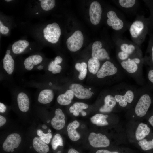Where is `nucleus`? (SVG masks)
<instances>
[{"label":"nucleus","instance_id":"f257e3e1","mask_svg":"<svg viewBox=\"0 0 153 153\" xmlns=\"http://www.w3.org/2000/svg\"><path fill=\"white\" fill-rule=\"evenodd\" d=\"M83 41L84 37L82 32L79 30L76 31L67 39V47L71 51H77L82 47Z\"/></svg>","mask_w":153,"mask_h":153},{"label":"nucleus","instance_id":"f03ea898","mask_svg":"<svg viewBox=\"0 0 153 153\" xmlns=\"http://www.w3.org/2000/svg\"><path fill=\"white\" fill-rule=\"evenodd\" d=\"M151 103L149 95L147 94L142 95L139 98L135 109L136 114L138 116L142 117L146 114Z\"/></svg>","mask_w":153,"mask_h":153},{"label":"nucleus","instance_id":"7ed1b4c3","mask_svg":"<svg viewBox=\"0 0 153 153\" xmlns=\"http://www.w3.org/2000/svg\"><path fill=\"white\" fill-rule=\"evenodd\" d=\"M88 140L90 144L95 148L105 147L109 146L110 141L106 135L101 133H91Z\"/></svg>","mask_w":153,"mask_h":153},{"label":"nucleus","instance_id":"20e7f679","mask_svg":"<svg viewBox=\"0 0 153 153\" xmlns=\"http://www.w3.org/2000/svg\"><path fill=\"white\" fill-rule=\"evenodd\" d=\"M21 141V136L19 134L16 133L11 134L7 136L3 142V148L5 151L11 152L18 147Z\"/></svg>","mask_w":153,"mask_h":153},{"label":"nucleus","instance_id":"39448f33","mask_svg":"<svg viewBox=\"0 0 153 153\" xmlns=\"http://www.w3.org/2000/svg\"><path fill=\"white\" fill-rule=\"evenodd\" d=\"M102 12L101 6L98 2L94 1L91 3L89 14L90 20L92 24L97 25L99 23L101 18Z\"/></svg>","mask_w":153,"mask_h":153},{"label":"nucleus","instance_id":"423d86ee","mask_svg":"<svg viewBox=\"0 0 153 153\" xmlns=\"http://www.w3.org/2000/svg\"><path fill=\"white\" fill-rule=\"evenodd\" d=\"M69 88L73 92L74 95L79 99H89L93 94L90 90L86 88H84V87L79 84H73L69 86Z\"/></svg>","mask_w":153,"mask_h":153},{"label":"nucleus","instance_id":"0eeeda50","mask_svg":"<svg viewBox=\"0 0 153 153\" xmlns=\"http://www.w3.org/2000/svg\"><path fill=\"white\" fill-rule=\"evenodd\" d=\"M118 69L111 62L107 61L105 62L96 74L97 78H102L107 76L116 74Z\"/></svg>","mask_w":153,"mask_h":153},{"label":"nucleus","instance_id":"6e6552de","mask_svg":"<svg viewBox=\"0 0 153 153\" xmlns=\"http://www.w3.org/2000/svg\"><path fill=\"white\" fill-rule=\"evenodd\" d=\"M55 115L52 118L51 124L53 128L57 130L62 129L65 124V114L60 108L57 109L55 111Z\"/></svg>","mask_w":153,"mask_h":153},{"label":"nucleus","instance_id":"1a4fd4ad","mask_svg":"<svg viewBox=\"0 0 153 153\" xmlns=\"http://www.w3.org/2000/svg\"><path fill=\"white\" fill-rule=\"evenodd\" d=\"M101 42L97 41L94 42L92 46V56L97 58L99 60H102L107 59L108 54L104 48H101Z\"/></svg>","mask_w":153,"mask_h":153},{"label":"nucleus","instance_id":"9d476101","mask_svg":"<svg viewBox=\"0 0 153 153\" xmlns=\"http://www.w3.org/2000/svg\"><path fill=\"white\" fill-rule=\"evenodd\" d=\"M108 18L107 22L108 26H111L116 31L121 29L123 27V21L117 16L116 13L112 10L109 11L107 14Z\"/></svg>","mask_w":153,"mask_h":153},{"label":"nucleus","instance_id":"9b49d317","mask_svg":"<svg viewBox=\"0 0 153 153\" xmlns=\"http://www.w3.org/2000/svg\"><path fill=\"white\" fill-rule=\"evenodd\" d=\"M48 32V35L49 36V37L47 41L52 43H57L61 34L60 28L58 24L56 22L51 24Z\"/></svg>","mask_w":153,"mask_h":153},{"label":"nucleus","instance_id":"f8f14e48","mask_svg":"<svg viewBox=\"0 0 153 153\" xmlns=\"http://www.w3.org/2000/svg\"><path fill=\"white\" fill-rule=\"evenodd\" d=\"M116 102L118 103L120 106L125 107L127 103H130L133 101L134 98L133 92L131 90H127L124 95L116 94L114 96Z\"/></svg>","mask_w":153,"mask_h":153},{"label":"nucleus","instance_id":"ddd939ff","mask_svg":"<svg viewBox=\"0 0 153 153\" xmlns=\"http://www.w3.org/2000/svg\"><path fill=\"white\" fill-rule=\"evenodd\" d=\"M79 125V122L76 120L73 121L68 125L67 130L68 137L71 140L76 141L80 139V135L76 130Z\"/></svg>","mask_w":153,"mask_h":153},{"label":"nucleus","instance_id":"4468645a","mask_svg":"<svg viewBox=\"0 0 153 153\" xmlns=\"http://www.w3.org/2000/svg\"><path fill=\"white\" fill-rule=\"evenodd\" d=\"M104 104L100 108L99 111L102 113L111 112L115 106L116 101L114 97L111 95H108L105 98Z\"/></svg>","mask_w":153,"mask_h":153},{"label":"nucleus","instance_id":"2eb2a0df","mask_svg":"<svg viewBox=\"0 0 153 153\" xmlns=\"http://www.w3.org/2000/svg\"><path fill=\"white\" fill-rule=\"evenodd\" d=\"M17 101L20 110L23 112H27L29 108L30 101L27 95L23 92L19 93L17 96Z\"/></svg>","mask_w":153,"mask_h":153},{"label":"nucleus","instance_id":"dca6fc26","mask_svg":"<svg viewBox=\"0 0 153 153\" xmlns=\"http://www.w3.org/2000/svg\"><path fill=\"white\" fill-rule=\"evenodd\" d=\"M88 105L85 103L80 102H76L69 109V112L73 113V115L77 116L80 113L82 116H85L86 112L83 110L88 108Z\"/></svg>","mask_w":153,"mask_h":153},{"label":"nucleus","instance_id":"f3484780","mask_svg":"<svg viewBox=\"0 0 153 153\" xmlns=\"http://www.w3.org/2000/svg\"><path fill=\"white\" fill-rule=\"evenodd\" d=\"M54 96V93L52 90L45 89L40 92L38 98V101L42 104L48 103L52 101Z\"/></svg>","mask_w":153,"mask_h":153},{"label":"nucleus","instance_id":"a211bd4d","mask_svg":"<svg viewBox=\"0 0 153 153\" xmlns=\"http://www.w3.org/2000/svg\"><path fill=\"white\" fill-rule=\"evenodd\" d=\"M42 57L39 55H33L26 58L24 64L26 69L31 70L35 65L40 63L42 61Z\"/></svg>","mask_w":153,"mask_h":153},{"label":"nucleus","instance_id":"6ab92c4d","mask_svg":"<svg viewBox=\"0 0 153 153\" xmlns=\"http://www.w3.org/2000/svg\"><path fill=\"white\" fill-rule=\"evenodd\" d=\"M143 23L141 21L136 20L131 26L129 28L130 33L134 38L137 37L142 32L144 28Z\"/></svg>","mask_w":153,"mask_h":153},{"label":"nucleus","instance_id":"aec40b11","mask_svg":"<svg viewBox=\"0 0 153 153\" xmlns=\"http://www.w3.org/2000/svg\"><path fill=\"white\" fill-rule=\"evenodd\" d=\"M74 97L73 92L69 89L67 90L64 94L59 95L57 98V101L61 105H68L71 103Z\"/></svg>","mask_w":153,"mask_h":153},{"label":"nucleus","instance_id":"412c9836","mask_svg":"<svg viewBox=\"0 0 153 153\" xmlns=\"http://www.w3.org/2000/svg\"><path fill=\"white\" fill-rule=\"evenodd\" d=\"M150 131V128L147 124L143 123L140 124L135 132L136 139L138 141L143 139L149 134Z\"/></svg>","mask_w":153,"mask_h":153},{"label":"nucleus","instance_id":"4be33fe9","mask_svg":"<svg viewBox=\"0 0 153 153\" xmlns=\"http://www.w3.org/2000/svg\"><path fill=\"white\" fill-rule=\"evenodd\" d=\"M33 145L35 150L39 153H47L49 151L48 145L38 137H36L33 139Z\"/></svg>","mask_w":153,"mask_h":153},{"label":"nucleus","instance_id":"5701e85b","mask_svg":"<svg viewBox=\"0 0 153 153\" xmlns=\"http://www.w3.org/2000/svg\"><path fill=\"white\" fill-rule=\"evenodd\" d=\"M3 67L8 74L12 73L14 69V61L10 55H5L3 60Z\"/></svg>","mask_w":153,"mask_h":153},{"label":"nucleus","instance_id":"b1692460","mask_svg":"<svg viewBox=\"0 0 153 153\" xmlns=\"http://www.w3.org/2000/svg\"><path fill=\"white\" fill-rule=\"evenodd\" d=\"M108 117L107 115L97 114L91 118L90 121L92 123L97 126H105L108 124L106 119Z\"/></svg>","mask_w":153,"mask_h":153},{"label":"nucleus","instance_id":"393cba45","mask_svg":"<svg viewBox=\"0 0 153 153\" xmlns=\"http://www.w3.org/2000/svg\"><path fill=\"white\" fill-rule=\"evenodd\" d=\"M29 43L25 40H20L16 42L13 44L12 49L13 52L16 54L22 52L28 46Z\"/></svg>","mask_w":153,"mask_h":153},{"label":"nucleus","instance_id":"a878e982","mask_svg":"<svg viewBox=\"0 0 153 153\" xmlns=\"http://www.w3.org/2000/svg\"><path fill=\"white\" fill-rule=\"evenodd\" d=\"M121 65L124 69L130 73L135 72L138 68L137 64L133 60H131L130 58H128L126 61L122 62Z\"/></svg>","mask_w":153,"mask_h":153},{"label":"nucleus","instance_id":"bb28decb","mask_svg":"<svg viewBox=\"0 0 153 153\" xmlns=\"http://www.w3.org/2000/svg\"><path fill=\"white\" fill-rule=\"evenodd\" d=\"M89 71L93 74H96L99 69L100 63L99 60L97 58L92 57L88 63Z\"/></svg>","mask_w":153,"mask_h":153},{"label":"nucleus","instance_id":"cd10ccee","mask_svg":"<svg viewBox=\"0 0 153 153\" xmlns=\"http://www.w3.org/2000/svg\"><path fill=\"white\" fill-rule=\"evenodd\" d=\"M138 144L144 151L153 149V139L150 141H148L146 139H144L139 142Z\"/></svg>","mask_w":153,"mask_h":153},{"label":"nucleus","instance_id":"c85d7f7f","mask_svg":"<svg viewBox=\"0 0 153 153\" xmlns=\"http://www.w3.org/2000/svg\"><path fill=\"white\" fill-rule=\"evenodd\" d=\"M37 135L39 137L40 139L42 141L45 143L49 144L52 138V135L50 133L48 132L47 133H44L43 131L40 129H38L37 131Z\"/></svg>","mask_w":153,"mask_h":153},{"label":"nucleus","instance_id":"c756f323","mask_svg":"<svg viewBox=\"0 0 153 153\" xmlns=\"http://www.w3.org/2000/svg\"><path fill=\"white\" fill-rule=\"evenodd\" d=\"M51 144L54 150H56L58 146H63V139L60 134L57 133L54 136L52 140Z\"/></svg>","mask_w":153,"mask_h":153},{"label":"nucleus","instance_id":"7c9ffc66","mask_svg":"<svg viewBox=\"0 0 153 153\" xmlns=\"http://www.w3.org/2000/svg\"><path fill=\"white\" fill-rule=\"evenodd\" d=\"M55 4V1L54 0H42L40 3L42 9L46 11L52 9Z\"/></svg>","mask_w":153,"mask_h":153},{"label":"nucleus","instance_id":"2f4dec72","mask_svg":"<svg viewBox=\"0 0 153 153\" xmlns=\"http://www.w3.org/2000/svg\"><path fill=\"white\" fill-rule=\"evenodd\" d=\"M48 69L50 71H51L53 74L60 73L62 69V67L60 65H58L54 61L50 62L48 65Z\"/></svg>","mask_w":153,"mask_h":153},{"label":"nucleus","instance_id":"473e14b6","mask_svg":"<svg viewBox=\"0 0 153 153\" xmlns=\"http://www.w3.org/2000/svg\"><path fill=\"white\" fill-rule=\"evenodd\" d=\"M120 48L122 51L129 54L132 53L135 49V48L133 45L131 44L129 45L126 43L122 44Z\"/></svg>","mask_w":153,"mask_h":153},{"label":"nucleus","instance_id":"72a5a7b5","mask_svg":"<svg viewBox=\"0 0 153 153\" xmlns=\"http://www.w3.org/2000/svg\"><path fill=\"white\" fill-rule=\"evenodd\" d=\"M120 5L123 7L128 8L134 6L136 2L135 0H120L119 1Z\"/></svg>","mask_w":153,"mask_h":153},{"label":"nucleus","instance_id":"f704fd0d","mask_svg":"<svg viewBox=\"0 0 153 153\" xmlns=\"http://www.w3.org/2000/svg\"><path fill=\"white\" fill-rule=\"evenodd\" d=\"M129 54L122 51L120 52L118 54V58L120 60H124L127 59L129 57Z\"/></svg>","mask_w":153,"mask_h":153},{"label":"nucleus","instance_id":"c9c22d12","mask_svg":"<svg viewBox=\"0 0 153 153\" xmlns=\"http://www.w3.org/2000/svg\"><path fill=\"white\" fill-rule=\"evenodd\" d=\"M87 69L83 70L80 72L78 75V78L80 80L84 79L86 77L87 73Z\"/></svg>","mask_w":153,"mask_h":153},{"label":"nucleus","instance_id":"e433bc0d","mask_svg":"<svg viewBox=\"0 0 153 153\" xmlns=\"http://www.w3.org/2000/svg\"><path fill=\"white\" fill-rule=\"evenodd\" d=\"M96 153H118L116 152H111L107 150H100L96 151Z\"/></svg>","mask_w":153,"mask_h":153},{"label":"nucleus","instance_id":"4c0bfd02","mask_svg":"<svg viewBox=\"0 0 153 153\" xmlns=\"http://www.w3.org/2000/svg\"><path fill=\"white\" fill-rule=\"evenodd\" d=\"M148 77L149 80L153 83V70H151L149 71Z\"/></svg>","mask_w":153,"mask_h":153},{"label":"nucleus","instance_id":"58836bf2","mask_svg":"<svg viewBox=\"0 0 153 153\" xmlns=\"http://www.w3.org/2000/svg\"><path fill=\"white\" fill-rule=\"evenodd\" d=\"M6 109V107L3 103H0V112L3 113L5 112Z\"/></svg>","mask_w":153,"mask_h":153},{"label":"nucleus","instance_id":"ea45409f","mask_svg":"<svg viewBox=\"0 0 153 153\" xmlns=\"http://www.w3.org/2000/svg\"><path fill=\"white\" fill-rule=\"evenodd\" d=\"M6 122V118L3 116L0 115V126L1 127L4 125Z\"/></svg>","mask_w":153,"mask_h":153},{"label":"nucleus","instance_id":"a19ab883","mask_svg":"<svg viewBox=\"0 0 153 153\" xmlns=\"http://www.w3.org/2000/svg\"><path fill=\"white\" fill-rule=\"evenodd\" d=\"M54 60L59 64L62 62L63 61V59L60 56H58L55 58Z\"/></svg>","mask_w":153,"mask_h":153},{"label":"nucleus","instance_id":"79ce46f5","mask_svg":"<svg viewBox=\"0 0 153 153\" xmlns=\"http://www.w3.org/2000/svg\"><path fill=\"white\" fill-rule=\"evenodd\" d=\"M68 153H80L76 150L73 149L71 148L69 150Z\"/></svg>","mask_w":153,"mask_h":153},{"label":"nucleus","instance_id":"37998d69","mask_svg":"<svg viewBox=\"0 0 153 153\" xmlns=\"http://www.w3.org/2000/svg\"><path fill=\"white\" fill-rule=\"evenodd\" d=\"M148 121L150 124L153 127V115L149 118Z\"/></svg>","mask_w":153,"mask_h":153},{"label":"nucleus","instance_id":"c03bdc74","mask_svg":"<svg viewBox=\"0 0 153 153\" xmlns=\"http://www.w3.org/2000/svg\"><path fill=\"white\" fill-rule=\"evenodd\" d=\"M132 60L137 64H139L140 63V60L138 58H135Z\"/></svg>","mask_w":153,"mask_h":153},{"label":"nucleus","instance_id":"a18cd8bd","mask_svg":"<svg viewBox=\"0 0 153 153\" xmlns=\"http://www.w3.org/2000/svg\"><path fill=\"white\" fill-rule=\"evenodd\" d=\"M151 56L152 61L153 63V44L151 47Z\"/></svg>","mask_w":153,"mask_h":153},{"label":"nucleus","instance_id":"49530a36","mask_svg":"<svg viewBox=\"0 0 153 153\" xmlns=\"http://www.w3.org/2000/svg\"><path fill=\"white\" fill-rule=\"evenodd\" d=\"M38 69L41 70L43 68V66L41 65H39L37 67Z\"/></svg>","mask_w":153,"mask_h":153},{"label":"nucleus","instance_id":"de8ad7c7","mask_svg":"<svg viewBox=\"0 0 153 153\" xmlns=\"http://www.w3.org/2000/svg\"><path fill=\"white\" fill-rule=\"evenodd\" d=\"M42 127L43 128L46 129L47 128V126L45 124H43L42 125Z\"/></svg>","mask_w":153,"mask_h":153},{"label":"nucleus","instance_id":"09e8293b","mask_svg":"<svg viewBox=\"0 0 153 153\" xmlns=\"http://www.w3.org/2000/svg\"><path fill=\"white\" fill-rule=\"evenodd\" d=\"M10 53V51L9 50H7L6 52V54H9Z\"/></svg>","mask_w":153,"mask_h":153},{"label":"nucleus","instance_id":"8fccbe9b","mask_svg":"<svg viewBox=\"0 0 153 153\" xmlns=\"http://www.w3.org/2000/svg\"><path fill=\"white\" fill-rule=\"evenodd\" d=\"M4 26L3 25V24L2 23V22L1 21H0V27H4Z\"/></svg>","mask_w":153,"mask_h":153},{"label":"nucleus","instance_id":"3c124183","mask_svg":"<svg viewBox=\"0 0 153 153\" xmlns=\"http://www.w3.org/2000/svg\"><path fill=\"white\" fill-rule=\"evenodd\" d=\"M5 1L7 2H10L12 1L11 0H5Z\"/></svg>","mask_w":153,"mask_h":153},{"label":"nucleus","instance_id":"603ef678","mask_svg":"<svg viewBox=\"0 0 153 153\" xmlns=\"http://www.w3.org/2000/svg\"><path fill=\"white\" fill-rule=\"evenodd\" d=\"M48 132L50 133L51 131L50 129H49L48 130Z\"/></svg>","mask_w":153,"mask_h":153},{"label":"nucleus","instance_id":"864d4df0","mask_svg":"<svg viewBox=\"0 0 153 153\" xmlns=\"http://www.w3.org/2000/svg\"><path fill=\"white\" fill-rule=\"evenodd\" d=\"M57 153H61V151H59L57 152Z\"/></svg>","mask_w":153,"mask_h":153},{"label":"nucleus","instance_id":"5fc2aeb1","mask_svg":"<svg viewBox=\"0 0 153 153\" xmlns=\"http://www.w3.org/2000/svg\"><path fill=\"white\" fill-rule=\"evenodd\" d=\"M47 123H49V122H50V120H47Z\"/></svg>","mask_w":153,"mask_h":153},{"label":"nucleus","instance_id":"6e6d98bb","mask_svg":"<svg viewBox=\"0 0 153 153\" xmlns=\"http://www.w3.org/2000/svg\"><path fill=\"white\" fill-rule=\"evenodd\" d=\"M14 151V150H12L11 152H13V151Z\"/></svg>","mask_w":153,"mask_h":153},{"label":"nucleus","instance_id":"4d7b16f0","mask_svg":"<svg viewBox=\"0 0 153 153\" xmlns=\"http://www.w3.org/2000/svg\"><path fill=\"white\" fill-rule=\"evenodd\" d=\"M49 84L50 85H51V84H52L51 83H50Z\"/></svg>","mask_w":153,"mask_h":153},{"label":"nucleus","instance_id":"13d9d810","mask_svg":"<svg viewBox=\"0 0 153 153\" xmlns=\"http://www.w3.org/2000/svg\"><path fill=\"white\" fill-rule=\"evenodd\" d=\"M89 90H90L91 89V88H89Z\"/></svg>","mask_w":153,"mask_h":153},{"label":"nucleus","instance_id":"bf43d9fd","mask_svg":"<svg viewBox=\"0 0 153 153\" xmlns=\"http://www.w3.org/2000/svg\"><path fill=\"white\" fill-rule=\"evenodd\" d=\"M36 14H38V12L36 13Z\"/></svg>","mask_w":153,"mask_h":153},{"label":"nucleus","instance_id":"052dcab7","mask_svg":"<svg viewBox=\"0 0 153 153\" xmlns=\"http://www.w3.org/2000/svg\"><path fill=\"white\" fill-rule=\"evenodd\" d=\"M39 1H41L42 0H39Z\"/></svg>","mask_w":153,"mask_h":153}]
</instances>
